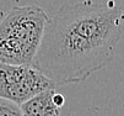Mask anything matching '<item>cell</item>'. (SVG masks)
<instances>
[{"instance_id":"6da1fadb","label":"cell","mask_w":124,"mask_h":116,"mask_svg":"<svg viewBox=\"0 0 124 116\" xmlns=\"http://www.w3.org/2000/svg\"><path fill=\"white\" fill-rule=\"evenodd\" d=\"M124 12L113 0H84L48 18L31 65L58 84L84 81L114 58Z\"/></svg>"},{"instance_id":"7a4b0ae2","label":"cell","mask_w":124,"mask_h":116,"mask_svg":"<svg viewBox=\"0 0 124 116\" xmlns=\"http://www.w3.org/2000/svg\"><path fill=\"white\" fill-rule=\"evenodd\" d=\"M46 11L37 5L16 6L0 19V62L31 65L41 45Z\"/></svg>"},{"instance_id":"3957f363","label":"cell","mask_w":124,"mask_h":116,"mask_svg":"<svg viewBox=\"0 0 124 116\" xmlns=\"http://www.w3.org/2000/svg\"><path fill=\"white\" fill-rule=\"evenodd\" d=\"M55 87L32 65H16L0 62V98L21 105L36 94Z\"/></svg>"},{"instance_id":"277c9868","label":"cell","mask_w":124,"mask_h":116,"mask_svg":"<svg viewBox=\"0 0 124 116\" xmlns=\"http://www.w3.org/2000/svg\"><path fill=\"white\" fill-rule=\"evenodd\" d=\"M55 87L48 88L20 105L23 116H60V107L53 103Z\"/></svg>"},{"instance_id":"5b68a950","label":"cell","mask_w":124,"mask_h":116,"mask_svg":"<svg viewBox=\"0 0 124 116\" xmlns=\"http://www.w3.org/2000/svg\"><path fill=\"white\" fill-rule=\"evenodd\" d=\"M0 116H23L19 104L0 98Z\"/></svg>"},{"instance_id":"8992f818","label":"cell","mask_w":124,"mask_h":116,"mask_svg":"<svg viewBox=\"0 0 124 116\" xmlns=\"http://www.w3.org/2000/svg\"><path fill=\"white\" fill-rule=\"evenodd\" d=\"M53 103H54V105L58 106V107H63V105L65 103V99H64V96L62 94L55 91L54 94H53Z\"/></svg>"}]
</instances>
